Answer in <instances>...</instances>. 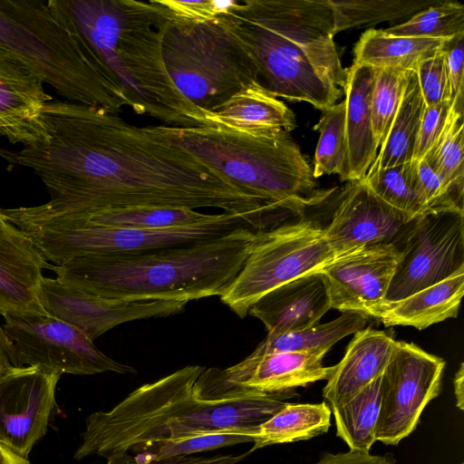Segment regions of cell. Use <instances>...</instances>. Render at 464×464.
I'll return each mask as SVG.
<instances>
[{
	"mask_svg": "<svg viewBox=\"0 0 464 464\" xmlns=\"http://www.w3.org/2000/svg\"><path fill=\"white\" fill-rule=\"evenodd\" d=\"M39 121L31 145L0 149V158L41 179L52 197L39 205L44 210L216 208L255 218L266 207V199L240 190L186 150L105 110L51 101Z\"/></svg>",
	"mask_w": 464,
	"mask_h": 464,
	"instance_id": "1",
	"label": "cell"
},
{
	"mask_svg": "<svg viewBox=\"0 0 464 464\" xmlns=\"http://www.w3.org/2000/svg\"><path fill=\"white\" fill-rule=\"evenodd\" d=\"M58 22L110 74L137 114L167 126L209 127L174 85L162 56L169 11L158 0H48Z\"/></svg>",
	"mask_w": 464,
	"mask_h": 464,
	"instance_id": "2",
	"label": "cell"
},
{
	"mask_svg": "<svg viewBox=\"0 0 464 464\" xmlns=\"http://www.w3.org/2000/svg\"><path fill=\"white\" fill-rule=\"evenodd\" d=\"M205 368L183 367L130 392L109 411L90 414L73 459L92 455L106 459L130 453L140 445L174 440L230 429H256L296 390L263 393L239 390L220 398H207L195 390Z\"/></svg>",
	"mask_w": 464,
	"mask_h": 464,
	"instance_id": "3",
	"label": "cell"
},
{
	"mask_svg": "<svg viewBox=\"0 0 464 464\" xmlns=\"http://www.w3.org/2000/svg\"><path fill=\"white\" fill-rule=\"evenodd\" d=\"M276 98L324 111L342 97L348 68L334 41L327 0H245L218 18Z\"/></svg>",
	"mask_w": 464,
	"mask_h": 464,
	"instance_id": "4",
	"label": "cell"
},
{
	"mask_svg": "<svg viewBox=\"0 0 464 464\" xmlns=\"http://www.w3.org/2000/svg\"><path fill=\"white\" fill-rule=\"evenodd\" d=\"M258 232L241 227L188 246L78 257L51 270L60 282L107 298L189 302L221 296L242 269Z\"/></svg>",
	"mask_w": 464,
	"mask_h": 464,
	"instance_id": "5",
	"label": "cell"
},
{
	"mask_svg": "<svg viewBox=\"0 0 464 464\" xmlns=\"http://www.w3.org/2000/svg\"><path fill=\"white\" fill-rule=\"evenodd\" d=\"M160 139L186 150L240 190L256 198L311 199L325 189L285 130L246 133L212 127L149 126Z\"/></svg>",
	"mask_w": 464,
	"mask_h": 464,
	"instance_id": "6",
	"label": "cell"
},
{
	"mask_svg": "<svg viewBox=\"0 0 464 464\" xmlns=\"http://www.w3.org/2000/svg\"><path fill=\"white\" fill-rule=\"evenodd\" d=\"M0 54L28 67L65 101L116 114L129 101L58 22L46 2L0 0Z\"/></svg>",
	"mask_w": 464,
	"mask_h": 464,
	"instance_id": "7",
	"label": "cell"
},
{
	"mask_svg": "<svg viewBox=\"0 0 464 464\" xmlns=\"http://www.w3.org/2000/svg\"><path fill=\"white\" fill-rule=\"evenodd\" d=\"M2 213L44 260L55 266L78 257L140 254L188 246L241 227L256 231L266 228L256 218L227 212L202 223L162 229L94 226L44 211L38 206L2 208Z\"/></svg>",
	"mask_w": 464,
	"mask_h": 464,
	"instance_id": "8",
	"label": "cell"
},
{
	"mask_svg": "<svg viewBox=\"0 0 464 464\" xmlns=\"http://www.w3.org/2000/svg\"><path fill=\"white\" fill-rule=\"evenodd\" d=\"M161 49L174 85L208 115L242 89L257 82L252 61L218 19L191 23L169 14L162 31Z\"/></svg>",
	"mask_w": 464,
	"mask_h": 464,
	"instance_id": "9",
	"label": "cell"
},
{
	"mask_svg": "<svg viewBox=\"0 0 464 464\" xmlns=\"http://www.w3.org/2000/svg\"><path fill=\"white\" fill-rule=\"evenodd\" d=\"M322 224L305 215L259 231L237 277L220 296L240 318L274 288L323 269L335 259Z\"/></svg>",
	"mask_w": 464,
	"mask_h": 464,
	"instance_id": "10",
	"label": "cell"
},
{
	"mask_svg": "<svg viewBox=\"0 0 464 464\" xmlns=\"http://www.w3.org/2000/svg\"><path fill=\"white\" fill-rule=\"evenodd\" d=\"M398 248L401 256L383 308L464 268V209L423 211L412 219Z\"/></svg>",
	"mask_w": 464,
	"mask_h": 464,
	"instance_id": "11",
	"label": "cell"
},
{
	"mask_svg": "<svg viewBox=\"0 0 464 464\" xmlns=\"http://www.w3.org/2000/svg\"><path fill=\"white\" fill-rule=\"evenodd\" d=\"M3 318L15 367L37 366L60 375L135 372L133 367L104 354L81 330L49 314Z\"/></svg>",
	"mask_w": 464,
	"mask_h": 464,
	"instance_id": "12",
	"label": "cell"
},
{
	"mask_svg": "<svg viewBox=\"0 0 464 464\" xmlns=\"http://www.w3.org/2000/svg\"><path fill=\"white\" fill-rule=\"evenodd\" d=\"M445 365L412 343L395 341L382 375L376 441L396 446L415 430L425 407L441 392Z\"/></svg>",
	"mask_w": 464,
	"mask_h": 464,
	"instance_id": "13",
	"label": "cell"
},
{
	"mask_svg": "<svg viewBox=\"0 0 464 464\" xmlns=\"http://www.w3.org/2000/svg\"><path fill=\"white\" fill-rule=\"evenodd\" d=\"M60 376L37 366H13L0 376V442L21 457L47 431Z\"/></svg>",
	"mask_w": 464,
	"mask_h": 464,
	"instance_id": "14",
	"label": "cell"
},
{
	"mask_svg": "<svg viewBox=\"0 0 464 464\" xmlns=\"http://www.w3.org/2000/svg\"><path fill=\"white\" fill-rule=\"evenodd\" d=\"M40 297L49 314L78 328L92 341L123 323L179 314L188 303L107 298L44 276Z\"/></svg>",
	"mask_w": 464,
	"mask_h": 464,
	"instance_id": "15",
	"label": "cell"
},
{
	"mask_svg": "<svg viewBox=\"0 0 464 464\" xmlns=\"http://www.w3.org/2000/svg\"><path fill=\"white\" fill-rule=\"evenodd\" d=\"M412 219L380 199L362 179L349 181L337 196L324 234L337 258L375 245L399 247Z\"/></svg>",
	"mask_w": 464,
	"mask_h": 464,
	"instance_id": "16",
	"label": "cell"
},
{
	"mask_svg": "<svg viewBox=\"0 0 464 464\" xmlns=\"http://www.w3.org/2000/svg\"><path fill=\"white\" fill-rule=\"evenodd\" d=\"M400 256L395 245H375L339 256L321 269L332 308L378 319Z\"/></svg>",
	"mask_w": 464,
	"mask_h": 464,
	"instance_id": "17",
	"label": "cell"
},
{
	"mask_svg": "<svg viewBox=\"0 0 464 464\" xmlns=\"http://www.w3.org/2000/svg\"><path fill=\"white\" fill-rule=\"evenodd\" d=\"M324 352H283L253 356L225 370H204L198 383L208 391L245 390L280 393L327 380L334 366H324Z\"/></svg>",
	"mask_w": 464,
	"mask_h": 464,
	"instance_id": "18",
	"label": "cell"
},
{
	"mask_svg": "<svg viewBox=\"0 0 464 464\" xmlns=\"http://www.w3.org/2000/svg\"><path fill=\"white\" fill-rule=\"evenodd\" d=\"M328 284L322 270L274 288L253 304L248 313L268 334L298 331L316 324L330 310Z\"/></svg>",
	"mask_w": 464,
	"mask_h": 464,
	"instance_id": "19",
	"label": "cell"
},
{
	"mask_svg": "<svg viewBox=\"0 0 464 464\" xmlns=\"http://www.w3.org/2000/svg\"><path fill=\"white\" fill-rule=\"evenodd\" d=\"M29 239L15 227L0 236V314H48L41 302L43 269H52Z\"/></svg>",
	"mask_w": 464,
	"mask_h": 464,
	"instance_id": "20",
	"label": "cell"
},
{
	"mask_svg": "<svg viewBox=\"0 0 464 464\" xmlns=\"http://www.w3.org/2000/svg\"><path fill=\"white\" fill-rule=\"evenodd\" d=\"M51 101L39 74L0 54V137L32 144L41 131V111Z\"/></svg>",
	"mask_w": 464,
	"mask_h": 464,
	"instance_id": "21",
	"label": "cell"
},
{
	"mask_svg": "<svg viewBox=\"0 0 464 464\" xmlns=\"http://www.w3.org/2000/svg\"><path fill=\"white\" fill-rule=\"evenodd\" d=\"M394 343L391 334L372 327L353 334L343 359L334 365L323 388V397L331 410L382 375Z\"/></svg>",
	"mask_w": 464,
	"mask_h": 464,
	"instance_id": "22",
	"label": "cell"
},
{
	"mask_svg": "<svg viewBox=\"0 0 464 464\" xmlns=\"http://www.w3.org/2000/svg\"><path fill=\"white\" fill-rule=\"evenodd\" d=\"M374 74L375 69L368 65L353 63L348 68L343 87L348 182L362 179L377 155L371 115Z\"/></svg>",
	"mask_w": 464,
	"mask_h": 464,
	"instance_id": "23",
	"label": "cell"
},
{
	"mask_svg": "<svg viewBox=\"0 0 464 464\" xmlns=\"http://www.w3.org/2000/svg\"><path fill=\"white\" fill-rule=\"evenodd\" d=\"M209 127L246 133L274 130L290 132L297 127L293 111L278 98L254 82L209 113Z\"/></svg>",
	"mask_w": 464,
	"mask_h": 464,
	"instance_id": "24",
	"label": "cell"
},
{
	"mask_svg": "<svg viewBox=\"0 0 464 464\" xmlns=\"http://www.w3.org/2000/svg\"><path fill=\"white\" fill-rule=\"evenodd\" d=\"M464 293V268L450 277L386 305L378 320L384 326H411L418 330L456 318Z\"/></svg>",
	"mask_w": 464,
	"mask_h": 464,
	"instance_id": "25",
	"label": "cell"
},
{
	"mask_svg": "<svg viewBox=\"0 0 464 464\" xmlns=\"http://www.w3.org/2000/svg\"><path fill=\"white\" fill-rule=\"evenodd\" d=\"M448 40L424 37L398 36L383 29H369L356 43L353 64L374 69L391 68L415 71L418 64L437 53Z\"/></svg>",
	"mask_w": 464,
	"mask_h": 464,
	"instance_id": "26",
	"label": "cell"
},
{
	"mask_svg": "<svg viewBox=\"0 0 464 464\" xmlns=\"http://www.w3.org/2000/svg\"><path fill=\"white\" fill-rule=\"evenodd\" d=\"M425 107L416 72L410 71L398 111L366 175L412 160Z\"/></svg>",
	"mask_w": 464,
	"mask_h": 464,
	"instance_id": "27",
	"label": "cell"
},
{
	"mask_svg": "<svg viewBox=\"0 0 464 464\" xmlns=\"http://www.w3.org/2000/svg\"><path fill=\"white\" fill-rule=\"evenodd\" d=\"M332 411L326 401L289 403L258 426L250 452L276 445L306 440L328 431Z\"/></svg>",
	"mask_w": 464,
	"mask_h": 464,
	"instance_id": "28",
	"label": "cell"
},
{
	"mask_svg": "<svg viewBox=\"0 0 464 464\" xmlns=\"http://www.w3.org/2000/svg\"><path fill=\"white\" fill-rule=\"evenodd\" d=\"M100 227L162 229L195 225L210 220L217 214H208L187 208L137 207L86 213L52 212Z\"/></svg>",
	"mask_w": 464,
	"mask_h": 464,
	"instance_id": "29",
	"label": "cell"
},
{
	"mask_svg": "<svg viewBox=\"0 0 464 464\" xmlns=\"http://www.w3.org/2000/svg\"><path fill=\"white\" fill-rule=\"evenodd\" d=\"M369 317L355 312H343L336 319L325 324L294 332L267 334L266 337L250 353L260 356L283 352L327 353L338 341L364 328Z\"/></svg>",
	"mask_w": 464,
	"mask_h": 464,
	"instance_id": "30",
	"label": "cell"
},
{
	"mask_svg": "<svg viewBox=\"0 0 464 464\" xmlns=\"http://www.w3.org/2000/svg\"><path fill=\"white\" fill-rule=\"evenodd\" d=\"M382 398V376L376 378L340 406L331 410L334 417L336 436L350 450L370 453Z\"/></svg>",
	"mask_w": 464,
	"mask_h": 464,
	"instance_id": "31",
	"label": "cell"
},
{
	"mask_svg": "<svg viewBox=\"0 0 464 464\" xmlns=\"http://www.w3.org/2000/svg\"><path fill=\"white\" fill-rule=\"evenodd\" d=\"M463 95L451 100L446 126L434 148L423 159L442 179L456 203L463 208Z\"/></svg>",
	"mask_w": 464,
	"mask_h": 464,
	"instance_id": "32",
	"label": "cell"
},
{
	"mask_svg": "<svg viewBox=\"0 0 464 464\" xmlns=\"http://www.w3.org/2000/svg\"><path fill=\"white\" fill-rule=\"evenodd\" d=\"M333 12L334 35L361 25L411 17L440 0H327Z\"/></svg>",
	"mask_w": 464,
	"mask_h": 464,
	"instance_id": "33",
	"label": "cell"
},
{
	"mask_svg": "<svg viewBox=\"0 0 464 464\" xmlns=\"http://www.w3.org/2000/svg\"><path fill=\"white\" fill-rule=\"evenodd\" d=\"M314 130L319 131L320 136L314 153V178L338 174L342 181H348L344 102L335 103L323 111Z\"/></svg>",
	"mask_w": 464,
	"mask_h": 464,
	"instance_id": "34",
	"label": "cell"
},
{
	"mask_svg": "<svg viewBox=\"0 0 464 464\" xmlns=\"http://www.w3.org/2000/svg\"><path fill=\"white\" fill-rule=\"evenodd\" d=\"M258 428H230L174 440L140 445L130 450L148 461H159L180 456L195 455L237 444L253 442Z\"/></svg>",
	"mask_w": 464,
	"mask_h": 464,
	"instance_id": "35",
	"label": "cell"
},
{
	"mask_svg": "<svg viewBox=\"0 0 464 464\" xmlns=\"http://www.w3.org/2000/svg\"><path fill=\"white\" fill-rule=\"evenodd\" d=\"M383 31L398 36L450 40L464 34V5L455 1L440 0L406 22Z\"/></svg>",
	"mask_w": 464,
	"mask_h": 464,
	"instance_id": "36",
	"label": "cell"
},
{
	"mask_svg": "<svg viewBox=\"0 0 464 464\" xmlns=\"http://www.w3.org/2000/svg\"><path fill=\"white\" fill-rule=\"evenodd\" d=\"M416 162L378 170L362 180L380 199L414 218L421 212L415 191Z\"/></svg>",
	"mask_w": 464,
	"mask_h": 464,
	"instance_id": "37",
	"label": "cell"
},
{
	"mask_svg": "<svg viewBox=\"0 0 464 464\" xmlns=\"http://www.w3.org/2000/svg\"><path fill=\"white\" fill-rule=\"evenodd\" d=\"M410 71L375 69L371 100L372 128L376 146L384 141L400 107Z\"/></svg>",
	"mask_w": 464,
	"mask_h": 464,
	"instance_id": "38",
	"label": "cell"
},
{
	"mask_svg": "<svg viewBox=\"0 0 464 464\" xmlns=\"http://www.w3.org/2000/svg\"><path fill=\"white\" fill-rule=\"evenodd\" d=\"M443 46L434 54L422 60L415 70L426 106L452 100Z\"/></svg>",
	"mask_w": 464,
	"mask_h": 464,
	"instance_id": "39",
	"label": "cell"
},
{
	"mask_svg": "<svg viewBox=\"0 0 464 464\" xmlns=\"http://www.w3.org/2000/svg\"><path fill=\"white\" fill-rule=\"evenodd\" d=\"M415 191L421 212L451 206L463 208L456 203L442 179L425 160L416 162Z\"/></svg>",
	"mask_w": 464,
	"mask_h": 464,
	"instance_id": "40",
	"label": "cell"
},
{
	"mask_svg": "<svg viewBox=\"0 0 464 464\" xmlns=\"http://www.w3.org/2000/svg\"><path fill=\"white\" fill-rule=\"evenodd\" d=\"M169 14L179 20L191 23H208L227 14L238 0H158Z\"/></svg>",
	"mask_w": 464,
	"mask_h": 464,
	"instance_id": "41",
	"label": "cell"
},
{
	"mask_svg": "<svg viewBox=\"0 0 464 464\" xmlns=\"http://www.w3.org/2000/svg\"><path fill=\"white\" fill-rule=\"evenodd\" d=\"M450 102H444L433 106H426L413 152L412 161L422 160L434 148L446 126Z\"/></svg>",
	"mask_w": 464,
	"mask_h": 464,
	"instance_id": "42",
	"label": "cell"
},
{
	"mask_svg": "<svg viewBox=\"0 0 464 464\" xmlns=\"http://www.w3.org/2000/svg\"><path fill=\"white\" fill-rule=\"evenodd\" d=\"M249 451L240 454H218L214 456H180L159 461H148L136 454L125 453L106 459L105 464H237Z\"/></svg>",
	"mask_w": 464,
	"mask_h": 464,
	"instance_id": "43",
	"label": "cell"
},
{
	"mask_svg": "<svg viewBox=\"0 0 464 464\" xmlns=\"http://www.w3.org/2000/svg\"><path fill=\"white\" fill-rule=\"evenodd\" d=\"M463 46L464 34L446 41L443 46L452 99L463 95Z\"/></svg>",
	"mask_w": 464,
	"mask_h": 464,
	"instance_id": "44",
	"label": "cell"
},
{
	"mask_svg": "<svg viewBox=\"0 0 464 464\" xmlns=\"http://www.w3.org/2000/svg\"><path fill=\"white\" fill-rule=\"evenodd\" d=\"M392 453L372 455L360 451L349 450L336 454L326 452L314 464H394Z\"/></svg>",
	"mask_w": 464,
	"mask_h": 464,
	"instance_id": "45",
	"label": "cell"
},
{
	"mask_svg": "<svg viewBox=\"0 0 464 464\" xmlns=\"http://www.w3.org/2000/svg\"><path fill=\"white\" fill-rule=\"evenodd\" d=\"M12 346L0 324V376L9 371L12 364Z\"/></svg>",
	"mask_w": 464,
	"mask_h": 464,
	"instance_id": "46",
	"label": "cell"
},
{
	"mask_svg": "<svg viewBox=\"0 0 464 464\" xmlns=\"http://www.w3.org/2000/svg\"><path fill=\"white\" fill-rule=\"evenodd\" d=\"M464 363L460 362L453 379L456 406L460 411L464 410Z\"/></svg>",
	"mask_w": 464,
	"mask_h": 464,
	"instance_id": "47",
	"label": "cell"
},
{
	"mask_svg": "<svg viewBox=\"0 0 464 464\" xmlns=\"http://www.w3.org/2000/svg\"><path fill=\"white\" fill-rule=\"evenodd\" d=\"M0 464H30V462L0 442Z\"/></svg>",
	"mask_w": 464,
	"mask_h": 464,
	"instance_id": "48",
	"label": "cell"
},
{
	"mask_svg": "<svg viewBox=\"0 0 464 464\" xmlns=\"http://www.w3.org/2000/svg\"><path fill=\"white\" fill-rule=\"evenodd\" d=\"M15 229V227L6 220L0 208V236L8 234Z\"/></svg>",
	"mask_w": 464,
	"mask_h": 464,
	"instance_id": "49",
	"label": "cell"
},
{
	"mask_svg": "<svg viewBox=\"0 0 464 464\" xmlns=\"http://www.w3.org/2000/svg\"><path fill=\"white\" fill-rule=\"evenodd\" d=\"M460 464H463V463H460Z\"/></svg>",
	"mask_w": 464,
	"mask_h": 464,
	"instance_id": "50",
	"label": "cell"
}]
</instances>
